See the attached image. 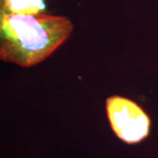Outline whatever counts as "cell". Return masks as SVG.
I'll return each mask as SVG.
<instances>
[{
  "label": "cell",
  "instance_id": "2",
  "mask_svg": "<svg viewBox=\"0 0 158 158\" xmlns=\"http://www.w3.org/2000/svg\"><path fill=\"white\" fill-rule=\"evenodd\" d=\"M106 107L111 127L122 141L135 144L149 135L150 118L135 102L115 95L106 99Z\"/></svg>",
  "mask_w": 158,
  "mask_h": 158
},
{
  "label": "cell",
  "instance_id": "1",
  "mask_svg": "<svg viewBox=\"0 0 158 158\" xmlns=\"http://www.w3.org/2000/svg\"><path fill=\"white\" fill-rule=\"evenodd\" d=\"M73 28L72 22L63 16L1 12L0 58L20 67H32L55 52Z\"/></svg>",
  "mask_w": 158,
  "mask_h": 158
},
{
  "label": "cell",
  "instance_id": "3",
  "mask_svg": "<svg viewBox=\"0 0 158 158\" xmlns=\"http://www.w3.org/2000/svg\"><path fill=\"white\" fill-rule=\"evenodd\" d=\"M46 9L44 0H1V12L33 15Z\"/></svg>",
  "mask_w": 158,
  "mask_h": 158
}]
</instances>
